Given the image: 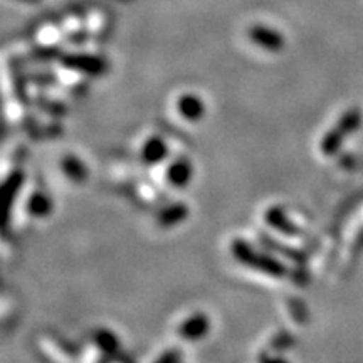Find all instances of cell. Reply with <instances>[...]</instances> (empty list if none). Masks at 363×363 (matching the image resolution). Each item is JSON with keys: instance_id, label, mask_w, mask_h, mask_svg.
Returning <instances> with one entry per match:
<instances>
[{"instance_id": "obj_1", "label": "cell", "mask_w": 363, "mask_h": 363, "mask_svg": "<svg viewBox=\"0 0 363 363\" xmlns=\"http://www.w3.org/2000/svg\"><path fill=\"white\" fill-rule=\"evenodd\" d=\"M230 252L235 261L242 266L251 267L252 271L261 272V274L271 276V278H284L288 274V267L283 262L271 254L257 251L244 239H234L230 244Z\"/></svg>"}, {"instance_id": "obj_2", "label": "cell", "mask_w": 363, "mask_h": 363, "mask_svg": "<svg viewBox=\"0 0 363 363\" xmlns=\"http://www.w3.org/2000/svg\"><path fill=\"white\" fill-rule=\"evenodd\" d=\"M360 123H362V113L360 111L350 110V111L345 113V115L338 120V123L323 136V140H321V143H320L321 153L326 157L335 155V153L340 150V147L343 145L345 138H347L350 133H353V131L360 126Z\"/></svg>"}, {"instance_id": "obj_6", "label": "cell", "mask_w": 363, "mask_h": 363, "mask_svg": "<svg viewBox=\"0 0 363 363\" xmlns=\"http://www.w3.org/2000/svg\"><path fill=\"white\" fill-rule=\"evenodd\" d=\"M22 185H24V175L22 172H12L7 177L6 182L2 185V199H4V225H9L12 216V207L16 206L17 197H19Z\"/></svg>"}, {"instance_id": "obj_4", "label": "cell", "mask_w": 363, "mask_h": 363, "mask_svg": "<svg viewBox=\"0 0 363 363\" xmlns=\"http://www.w3.org/2000/svg\"><path fill=\"white\" fill-rule=\"evenodd\" d=\"M264 220L267 225L272 227V229L284 235H289V238H299V235L305 234L303 227H299L296 222H293L291 217L288 216V212L279 206H272L267 208L264 214Z\"/></svg>"}, {"instance_id": "obj_7", "label": "cell", "mask_w": 363, "mask_h": 363, "mask_svg": "<svg viewBox=\"0 0 363 363\" xmlns=\"http://www.w3.org/2000/svg\"><path fill=\"white\" fill-rule=\"evenodd\" d=\"M249 38H251L254 44H257L259 48L271 52H278L284 48L283 35H281L278 30L271 29V27H266L262 24L252 26L251 29H249Z\"/></svg>"}, {"instance_id": "obj_9", "label": "cell", "mask_w": 363, "mask_h": 363, "mask_svg": "<svg viewBox=\"0 0 363 363\" xmlns=\"http://www.w3.org/2000/svg\"><path fill=\"white\" fill-rule=\"evenodd\" d=\"M177 110H179L180 116L185 118L187 121H199L206 115V104L195 94H184L177 101Z\"/></svg>"}, {"instance_id": "obj_16", "label": "cell", "mask_w": 363, "mask_h": 363, "mask_svg": "<svg viewBox=\"0 0 363 363\" xmlns=\"http://www.w3.org/2000/svg\"><path fill=\"white\" fill-rule=\"evenodd\" d=\"M180 358L182 353L179 348H170V350L162 353V355L155 360V363H180Z\"/></svg>"}, {"instance_id": "obj_13", "label": "cell", "mask_w": 363, "mask_h": 363, "mask_svg": "<svg viewBox=\"0 0 363 363\" xmlns=\"http://www.w3.org/2000/svg\"><path fill=\"white\" fill-rule=\"evenodd\" d=\"M52 211V203L49 201V197L43 192H35L29 197V202H27V212H29L33 217H38V219H43V217H48Z\"/></svg>"}, {"instance_id": "obj_15", "label": "cell", "mask_w": 363, "mask_h": 363, "mask_svg": "<svg viewBox=\"0 0 363 363\" xmlns=\"http://www.w3.org/2000/svg\"><path fill=\"white\" fill-rule=\"evenodd\" d=\"M94 342L99 347V350L106 353V355H113L120 347V342L115 337V333H111L110 330H99L94 335Z\"/></svg>"}, {"instance_id": "obj_5", "label": "cell", "mask_w": 363, "mask_h": 363, "mask_svg": "<svg viewBox=\"0 0 363 363\" xmlns=\"http://www.w3.org/2000/svg\"><path fill=\"white\" fill-rule=\"evenodd\" d=\"M208 331H211V320L206 313H194L192 316L182 321L177 333L185 342H199V340L207 337Z\"/></svg>"}, {"instance_id": "obj_8", "label": "cell", "mask_w": 363, "mask_h": 363, "mask_svg": "<svg viewBox=\"0 0 363 363\" xmlns=\"http://www.w3.org/2000/svg\"><path fill=\"white\" fill-rule=\"evenodd\" d=\"M194 175L192 163L185 158H177L175 162H172L167 169V180L172 187L175 189H184L185 185L190 184Z\"/></svg>"}, {"instance_id": "obj_14", "label": "cell", "mask_w": 363, "mask_h": 363, "mask_svg": "<svg viewBox=\"0 0 363 363\" xmlns=\"http://www.w3.org/2000/svg\"><path fill=\"white\" fill-rule=\"evenodd\" d=\"M261 239H262V244H264L267 249H271V251H274V252L283 254L284 257H289V259H293L294 262H305L306 261V254L303 251H299V249L281 246L279 242H276V240L269 238V235H261Z\"/></svg>"}, {"instance_id": "obj_10", "label": "cell", "mask_w": 363, "mask_h": 363, "mask_svg": "<svg viewBox=\"0 0 363 363\" xmlns=\"http://www.w3.org/2000/svg\"><path fill=\"white\" fill-rule=\"evenodd\" d=\"M169 157V147L163 142L160 136H152L143 143L142 160L147 165H157Z\"/></svg>"}, {"instance_id": "obj_11", "label": "cell", "mask_w": 363, "mask_h": 363, "mask_svg": "<svg viewBox=\"0 0 363 363\" xmlns=\"http://www.w3.org/2000/svg\"><path fill=\"white\" fill-rule=\"evenodd\" d=\"M189 216V207L185 203H172L158 214V224L162 227H174L184 222Z\"/></svg>"}, {"instance_id": "obj_3", "label": "cell", "mask_w": 363, "mask_h": 363, "mask_svg": "<svg viewBox=\"0 0 363 363\" xmlns=\"http://www.w3.org/2000/svg\"><path fill=\"white\" fill-rule=\"evenodd\" d=\"M61 65L66 69L83 72L88 76H99L106 71V62L103 57L89 56V54H65L61 57Z\"/></svg>"}, {"instance_id": "obj_12", "label": "cell", "mask_w": 363, "mask_h": 363, "mask_svg": "<svg viewBox=\"0 0 363 363\" xmlns=\"http://www.w3.org/2000/svg\"><path fill=\"white\" fill-rule=\"evenodd\" d=\"M61 167H62V172H65L67 179L76 182V184H81V182H84L86 179H88V169H86V165L79 160V158L67 155L62 158Z\"/></svg>"}, {"instance_id": "obj_17", "label": "cell", "mask_w": 363, "mask_h": 363, "mask_svg": "<svg viewBox=\"0 0 363 363\" xmlns=\"http://www.w3.org/2000/svg\"><path fill=\"white\" fill-rule=\"evenodd\" d=\"M261 363H288V360L283 357H262Z\"/></svg>"}]
</instances>
